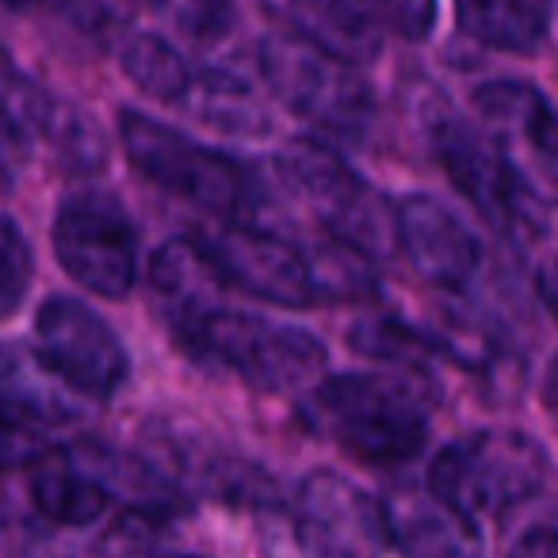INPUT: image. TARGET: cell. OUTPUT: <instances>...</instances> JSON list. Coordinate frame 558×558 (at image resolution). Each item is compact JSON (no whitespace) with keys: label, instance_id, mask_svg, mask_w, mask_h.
Instances as JSON below:
<instances>
[{"label":"cell","instance_id":"obj_1","mask_svg":"<svg viewBox=\"0 0 558 558\" xmlns=\"http://www.w3.org/2000/svg\"><path fill=\"white\" fill-rule=\"evenodd\" d=\"M436 387L421 367L326 375L306 390L299 417L314 436L372 466L413 459L428 440Z\"/></svg>","mask_w":558,"mask_h":558},{"label":"cell","instance_id":"obj_2","mask_svg":"<svg viewBox=\"0 0 558 558\" xmlns=\"http://www.w3.org/2000/svg\"><path fill=\"white\" fill-rule=\"evenodd\" d=\"M119 142L142 180L203 215L233 222V215H241L253 199V180L230 154L203 146L146 111H119Z\"/></svg>","mask_w":558,"mask_h":558},{"label":"cell","instance_id":"obj_3","mask_svg":"<svg viewBox=\"0 0 558 558\" xmlns=\"http://www.w3.org/2000/svg\"><path fill=\"white\" fill-rule=\"evenodd\" d=\"M550 459L520 428H478L436 451L428 486L466 517H505L543 489Z\"/></svg>","mask_w":558,"mask_h":558},{"label":"cell","instance_id":"obj_4","mask_svg":"<svg viewBox=\"0 0 558 558\" xmlns=\"http://www.w3.org/2000/svg\"><path fill=\"white\" fill-rule=\"evenodd\" d=\"M195 360L230 367L241 383L264 395H291L314 387L326 372V344L314 333L260 314H241L222 306L184 341Z\"/></svg>","mask_w":558,"mask_h":558},{"label":"cell","instance_id":"obj_5","mask_svg":"<svg viewBox=\"0 0 558 558\" xmlns=\"http://www.w3.org/2000/svg\"><path fill=\"white\" fill-rule=\"evenodd\" d=\"M260 77L283 108L329 138L360 142L372 126L375 100L360 77V65L326 54L295 35H268L260 43Z\"/></svg>","mask_w":558,"mask_h":558},{"label":"cell","instance_id":"obj_6","mask_svg":"<svg viewBox=\"0 0 558 558\" xmlns=\"http://www.w3.org/2000/svg\"><path fill=\"white\" fill-rule=\"evenodd\" d=\"M279 177L318 215L329 238L344 241L367 256H383L398 248L395 207H387V199L367 180H360L329 146L314 138H299L283 146Z\"/></svg>","mask_w":558,"mask_h":558},{"label":"cell","instance_id":"obj_7","mask_svg":"<svg viewBox=\"0 0 558 558\" xmlns=\"http://www.w3.org/2000/svg\"><path fill=\"white\" fill-rule=\"evenodd\" d=\"M428 146H433L436 165L444 177L456 184V192L486 218L501 238L509 241H532L543 233L539 203L517 184L509 169H505L501 154L486 131L459 116H436L428 126Z\"/></svg>","mask_w":558,"mask_h":558},{"label":"cell","instance_id":"obj_8","mask_svg":"<svg viewBox=\"0 0 558 558\" xmlns=\"http://www.w3.org/2000/svg\"><path fill=\"white\" fill-rule=\"evenodd\" d=\"M478 126L505 169L539 207H558V111L527 81H486L474 93Z\"/></svg>","mask_w":558,"mask_h":558},{"label":"cell","instance_id":"obj_9","mask_svg":"<svg viewBox=\"0 0 558 558\" xmlns=\"http://www.w3.org/2000/svg\"><path fill=\"white\" fill-rule=\"evenodd\" d=\"M54 256L73 283L100 299H126L138 279V233L111 195H73L54 215Z\"/></svg>","mask_w":558,"mask_h":558},{"label":"cell","instance_id":"obj_10","mask_svg":"<svg viewBox=\"0 0 558 558\" xmlns=\"http://www.w3.org/2000/svg\"><path fill=\"white\" fill-rule=\"evenodd\" d=\"M295 532L311 558H402L383 501L337 471H314L299 486Z\"/></svg>","mask_w":558,"mask_h":558},{"label":"cell","instance_id":"obj_11","mask_svg":"<svg viewBox=\"0 0 558 558\" xmlns=\"http://www.w3.org/2000/svg\"><path fill=\"white\" fill-rule=\"evenodd\" d=\"M199 245L207 248L226 283L256 303L288 306V311L318 303L311 253L295 241L279 238L264 226L226 222L222 230L199 238Z\"/></svg>","mask_w":558,"mask_h":558},{"label":"cell","instance_id":"obj_12","mask_svg":"<svg viewBox=\"0 0 558 558\" xmlns=\"http://www.w3.org/2000/svg\"><path fill=\"white\" fill-rule=\"evenodd\" d=\"M35 337L50 364L93 402L111 398L126 383V372H131L126 344L81 299H47L35 318Z\"/></svg>","mask_w":558,"mask_h":558},{"label":"cell","instance_id":"obj_13","mask_svg":"<svg viewBox=\"0 0 558 558\" xmlns=\"http://www.w3.org/2000/svg\"><path fill=\"white\" fill-rule=\"evenodd\" d=\"M395 238L410 268L444 291H466L486 260L471 226L436 195L413 192L395 203Z\"/></svg>","mask_w":558,"mask_h":558},{"label":"cell","instance_id":"obj_14","mask_svg":"<svg viewBox=\"0 0 558 558\" xmlns=\"http://www.w3.org/2000/svg\"><path fill=\"white\" fill-rule=\"evenodd\" d=\"M383 501L390 539L402 558H482L486 535L478 520L448 505L433 486H395Z\"/></svg>","mask_w":558,"mask_h":558},{"label":"cell","instance_id":"obj_15","mask_svg":"<svg viewBox=\"0 0 558 558\" xmlns=\"http://www.w3.org/2000/svg\"><path fill=\"white\" fill-rule=\"evenodd\" d=\"M149 291H154L157 311L169 322L172 337L180 344L210 314L222 311V295L230 291V283L215 268V260L199 245V238H172L157 248L154 264H149Z\"/></svg>","mask_w":558,"mask_h":558},{"label":"cell","instance_id":"obj_16","mask_svg":"<svg viewBox=\"0 0 558 558\" xmlns=\"http://www.w3.org/2000/svg\"><path fill=\"white\" fill-rule=\"evenodd\" d=\"M93 398L81 395L39 344L0 341V405L35 428L81 425Z\"/></svg>","mask_w":558,"mask_h":558},{"label":"cell","instance_id":"obj_17","mask_svg":"<svg viewBox=\"0 0 558 558\" xmlns=\"http://www.w3.org/2000/svg\"><path fill=\"white\" fill-rule=\"evenodd\" d=\"M264 4L276 12L288 35L352 65L375 62L383 50L372 0H264Z\"/></svg>","mask_w":558,"mask_h":558},{"label":"cell","instance_id":"obj_18","mask_svg":"<svg viewBox=\"0 0 558 558\" xmlns=\"http://www.w3.org/2000/svg\"><path fill=\"white\" fill-rule=\"evenodd\" d=\"M27 471H32V501L50 524L88 527L108 512L111 494L77 448H47Z\"/></svg>","mask_w":558,"mask_h":558},{"label":"cell","instance_id":"obj_19","mask_svg":"<svg viewBox=\"0 0 558 558\" xmlns=\"http://www.w3.org/2000/svg\"><path fill=\"white\" fill-rule=\"evenodd\" d=\"M550 9L555 0H456V20L466 39L527 58L547 43Z\"/></svg>","mask_w":558,"mask_h":558},{"label":"cell","instance_id":"obj_20","mask_svg":"<svg viewBox=\"0 0 558 558\" xmlns=\"http://www.w3.org/2000/svg\"><path fill=\"white\" fill-rule=\"evenodd\" d=\"M180 111L215 126V131L248 134V138H256V134H264L271 126L268 104L248 88V81H241L238 73L222 70V65L195 70V81L184 100H180Z\"/></svg>","mask_w":558,"mask_h":558},{"label":"cell","instance_id":"obj_21","mask_svg":"<svg viewBox=\"0 0 558 558\" xmlns=\"http://www.w3.org/2000/svg\"><path fill=\"white\" fill-rule=\"evenodd\" d=\"M119 65L134 88L161 104H172V108H180L195 81L192 62L161 35H126L119 47Z\"/></svg>","mask_w":558,"mask_h":558},{"label":"cell","instance_id":"obj_22","mask_svg":"<svg viewBox=\"0 0 558 558\" xmlns=\"http://www.w3.org/2000/svg\"><path fill=\"white\" fill-rule=\"evenodd\" d=\"M32 276H35V256L27 238L9 222L0 218V318L20 311V303L32 291Z\"/></svg>","mask_w":558,"mask_h":558},{"label":"cell","instance_id":"obj_23","mask_svg":"<svg viewBox=\"0 0 558 558\" xmlns=\"http://www.w3.org/2000/svg\"><path fill=\"white\" fill-rule=\"evenodd\" d=\"M50 4L65 24L93 39H119V35L126 39V27L138 9V0H50Z\"/></svg>","mask_w":558,"mask_h":558},{"label":"cell","instance_id":"obj_24","mask_svg":"<svg viewBox=\"0 0 558 558\" xmlns=\"http://www.w3.org/2000/svg\"><path fill=\"white\" fill-rule=\"evenodd\" d=\"M172 20L192 43H222L238 24L233 0H172Z\"/></svg>","mask_w":558,"mask_h":558},{"label":"cell","instance_id":"obj_25","mask_svg":"<svg viewBox=\"0 0 558 558\" xmlns=\"http://www.w3.org/2000/svg\"><path fill=\"white\" fill-rule=\"evenodd\" d=\"M372 4L379 24L405 43H425L436 27V12H440L436 0H372Z\"/></svg>","mask_w":558,"mask_h":558},{"label":"cell","instance_id":"obj_26","mask_svg":"<svg viewBox=\"0 0 558 558\" xmlns=\"http://www.w3.org/2000/svg\"><path fill=\"white\" fill-rule=\"evenodd\" d=\"M43 428L20 421L16 413H9L0 405V471H16V466H32L35 459L47 451L43 444Z\"/></svg>","mask_w":558,"mask_h":558},{"label":"cell","instance_id":"obj_27","mask_svg":"<svg viewBox=\"0 0 558 558\" xmlns=\"http://www.w3.org/2000/svg\"><path fill=\"white\" fill-rule=\"evenodd\" d=\"M505 558H558V532L555 527H532L512 543Z\"/></svg>","mask_w":558,"mask_h":558},{"label":"cell","instance_id":"obj_28","mask_svg":"<svg viewBox=\"0 0 558 558\" xmlns=\"http://www.w3.org/2000/svg\"><path fill=\"white\" fill-rule=\"evenodd\" d=\"M535 291H539V303L547 306V314L558 322V256H550L547 264L535 276Z\"/></svg>","mask_w":558,"mask_h":558},{"label":"cell","instance_id":"obj_29","mask_svg":"<svg viewBox=\"0 0 558 558\" xmlns=\"http://www.w3.org/2000/svg\"><path fill=\"white\" fill-rule=\"evenodd\" d=\"M27 85V77H20L16 73V65H12V58L4 54V50H0V88H24Z\"/></svg>","mask_w":558,"mask_h":558},{"label":"cell","instance_id":"obj_30","mask_svg":"<svg viewBox=\"0 0 558 558\" xmlns=\"http://www.w3.org/2000/svg\"><path fill=\"white\" fill-rule=\"evenodd\" d=\"M126 558H203V555H187V550H138V555Z\"/></svg>","mask_w":558,"mask_h":558}]
</instances>
